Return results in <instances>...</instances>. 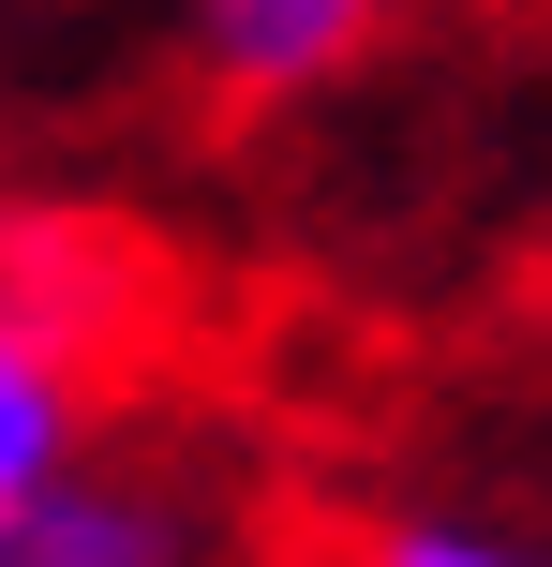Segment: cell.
<instances>
[{"label": "cell", "instance_id": "6da1fadb", "mask_svg": "<svg viewBox=\"0 0 552 567\" xmlns=\"http://www.w3.org/2000/svg\"><path fill=\"white\" fill-rule=\"evenodd\" d=\"M0 313L15 329H75V343H135L165 313V269L119 209H60V195H0Z\"/></svg>", "mask_w": 552, "mask_h": 567}, {"label": "cell", "instance_id": "7a4b0ae2", "mask_svg": "<svg viewBox=\"0 0 552 567\" xmlns=\"http://www.w3.org/2000/svg\"><path fill=\"white\" fill-rule=\"evenodd\" d=\"M0 567H209V508L179 478H119L75 463L30 508H0Z\"/></svg>", "mask_w": 552, "mask_h": 567}, {"label": "cell", "instance_id": "3957f363", "mask_svg": "<svg viewBox=\"0 0 552 567\" xmlns=\"http://www.w3.org/2000/svg\"><path fill=\"white\" fill-rule=\"evenodd\" d=\"M179 30H195V75L225 105H284V90H329L374 45L388 0H179Z\"/></svg>", "mask_w": 552, "mask_h": 567}, {"label": "cell", "instance_id": "277c9868", "mask_svg": "<svg viewBox=\"0 0 552 567\" xmlns=\"http://www.w3.org/2000/svg\"><path fill=\"white\" fill-rule=\"evenodd\" d=\"M90 419H105V343L15 329V313H0V508H30L45 478H75Z\"/></svg>", "mask_w": 552, "mask_h": 567}, {"label": "cell", "instance_id": "5b68a950", "mask_svg": "<svg viewBox=\"0 0 552 567\" xmlns=\"http://www.w3.org/2000/svg\"><path fill=\"white\" fill-rule=\"evenodd\" d=\"M344 567H552V553H538V538H493V523H434V508H404V523H358Z\"/></svg>", "mask_w": 552, "mask_h": 567}]
</instances>
